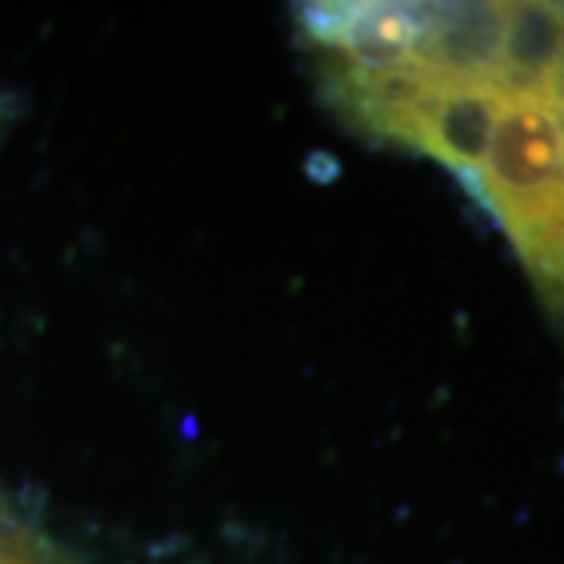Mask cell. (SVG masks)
<instances>
[{"label": "cell", "mask_w": 564, "mask_h": 564, "mask_svg": "<svg viewBox=\"0 0 564 564\" xmlns=\"http://www.w3.org/2000/svg\"><path fill=\"white\" fill-rule=\"evenodd\" d=\"M474 185L564 311V79L508 91Z\"/></svg>", "instance_id": "obj_1"}, {"label": "cell", "mask_w": 564, "mask_h": 564, "mask_svg": "<svg viewBox=\"0 0 564 564\" xmlns=\"http://www.w3.org/2000/svg\"><path fill=\"white\" fill-rule=\"evenodd\" d=\"M0 564H41V562H35L32 555H25L20 545L3 543L0 545Z\"/></svg>", "instance_id": "obj_2"}]
</instances>
